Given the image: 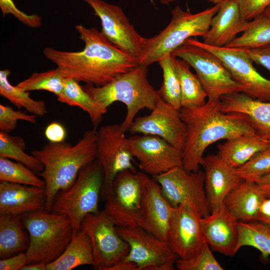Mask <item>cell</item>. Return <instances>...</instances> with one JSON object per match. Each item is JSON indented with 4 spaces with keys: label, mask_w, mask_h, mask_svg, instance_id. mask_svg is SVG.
<instances>
[{
    "label": "cell",
    "mask_w": 270,
    "mask_h": 270,
    "mask_svg": "<svg viewBox=\"0 0 270 270\" xmlns=\"http://www.w3.org/2000/svg\"><path fill=\"white\" fill-rule=\"evenodd\" d=\"M75 28L84 43L82 50L63 51L51 47L42 50L65 78L100 86L138 65L136 58L115 46L96 28L78 24Z\"/></svg>",
    "instance_id": "1"
},
{
    "label": "cell",
    "mask_w": 270,
    "mask_h": 270,
    "mask_svg": "<svg viewBox=\"0 0 270 270\" xmlns=\"http://www.w3.org/2000/svg\"><path fill=\"white\" fill-rule=\"evenodd\" d=\"M220 100H208L202 106L182 108L180 110L186 127L182 150V166L188 172L200 170L206 150L214 142L256 134L246 115L222 112L219 108Z\"/></svg>",
    "instance_id": "2"
},
{
    "label": "cell",
    "mask_w": 270,
    "mask_h": 270,
    "mask_svg": "<svg viewBox=\"0 0 270 270\" xmlns=\"http://www.w3.org/2000/svg\"><path fill=\"white\" fill-rule=\"evenodd\" d=\"M96 134L94 129L86 130L74 145L64 141L49 142L32 151L44 166L38 175L45 182L46 210L51 212L56 194L70 186L80 170L96 158Z\"/></svg>",
    "instance_id": "3"
},
{
    "label": "cell",
    "mask_w": 270,
    "mask_h": 270,
    "mask_svg": "<svg viewBox=\"0 0 270 270\" xmlns=\"http://www.w3.org/2000/svg\"><path fill=\"white\" fill-rule=\"evenodd\" d=\"M147 67L138 64L102 86L90 84L82 86L94 100L105 108L108 109L118 101L125 104L126 112L120 124L125 132H128L136 116L140 110L146 108L152 110L161 98L158 90L148 80Z\"/></svg>",
    "instance_id": "4"
},
{
    "label": "cell",
    "mask_w": 270,
    "mask_h": 270,
    "mask_svg": "<svg viewBox=\"0 0 270 270\" xmlns=\"http://www.w3.org/2000/svg\"><path fill=\"white\" fill-rule=\"evenodd\" d=\"M28 234L29 244L26 254L28 264H46L58 258L70 242L74 230L64 214L45 210L22 215Z\"/></svg>",
    "instance_id": "5"
},
{
    "label": "cell",
    "mask_w": 270,
    "mask_h": 270,
    "mask_svg": "<svg viewBox=\"0 0 270 270\" xmlns=\"http://www.w3.org/2000/svg\"><path fill=\"white\" fill-rule=\"evenodd\" d=\"M220 4L198 13L184 11L176 6L172 11L169 24L159 34L146 38L138 64L148 66L172 53L188 38L204 36L210 28L212 18L218 11Z\"/></svg>",
    "instance_id": "6"
},
{
    "label": "cell",
    "mask_w": 270,
    "mask_h": 270,
    "mask_svg": "<svg viewBox=\"0 0 270 270\" xmlns=\"http://www.w3.org/2000/svg\"><path fill=\"white\" fill-rule=\"evenodd\" d=\"M104 183L103 170L96 158L80 170L70 186L56 194L51 212L66 215L74 229L80 230L86 215L100 210V195Z\"/></svg>",
    "instance_id": "7"
},
{
    "label": "cell",
    "mask_w": 270,
    "mask_h": 270,
    "mask_svg": "<svg viewBox=\"0 0 270 270\" xmlns=\"http://www.w3.org/2000/svg\"><path fill=\"white\" fill-rule=\"evenodd\" d=\"M172 53L195 70L208 100L218 101L224 95L244 92V86L233 78L220 60L204 48L185 42Z\"/></svg>",
    "instance_id": "8"
},
{
    "label": "cell",
    "mask_w": 270,
    "mask_h": 270,
    "mask_svg": "<svg viewBox=\"0 0 270 270\" xmlns=\"http://www.w3.org/2000/svg\"><path fill=\"white\" fill-rule=\"evenodd\" d=\"M116 226L104 210L90 214L83 219L80 229L90 240L94 270H111L128 254L129 246L118 234Z\"/></svg>",
    "instance_id": "9"
},
{
    "label": "cell",
    "mask_w": 270,
    "mask_h": 270,
    "mask_svg": "<svg viewBox=\"0 0 270 270\" xmlns=\"http://www.w3.org/2000/svg\"><path fill=\"white\" fill-rule=\"evenodd\" d=\"M118 234L129 246V252L120 260L133 264L136 270H173L178 256L166 242L136 226H116Z\"/></svg>",
    "instance_id": "10"
},
{
    "label": "cell",
    "mask_w": 270,
    "mask_h": 270,
    "mask_svg": "<svg viewBox=\"0 0 270 270\" xmlns=\"http://www.w3.org/2000/svg\"><path fill=\"white\" fill-rule=\"evenodd\" d=\"M173 207L184 205L196 210L202 217L211 211L204 187V173L188 172L182 166L152 176Z\"/></svg>",
    "instance_id": "11"
},
{
    "label": "cell",
    "mask_w": 270,
    "mask_h": 270,
    "mask_svg": "<svg viewBox=\"0 0 270 270\" xmlns=\"http://www.w3.org/2000/svg\"><path fill=\"white\" fill-rule=\"evenodd\" d=\"M103 193L106 200L104 210L116 226H138L142 188L138 172L130 170L120 172Z\"/></svg>",
    "instance_id": "12"
},
{
    "label": "cell",
    "mask_w": 270,
    "mask_h": 270,
    "mask_svg": "<svg viewBox=\"0 0 270 270\" xmlns=\"http://www.w3.org/2000/svg\"><path fill=\"white\" fill-rule=\"evenodd\" d=\"M185 42L202 47L217 56L233 78L244 86V93L255 99L270 102V80L256 70L244 48L214 47L192 38Z\"/></svg>",
    "instance_id": "13"
},
{
    "label": "cell",
    "mask_w": 270,
    "mask_h": 270,
    "mask_svg": "<svg viewBox=\"0 0 270 270\" xmlns=\"http://www.w3.org/2000/svg\"><path fill=\"white\" fill-rule=\"evenodd\" d=\"M120 124L101 126L96 134V159L102 168V192L110 186L116 174L126 170L136 172L134 157Z\"/></svg>",
    "instance_id": "14"
},
{
    "label": "cell",
    "mask_w": 270,
    "mask_h": 270,
    "mask_svg": "<svg viewBox=\"0 0 270 270\" xmlns=\"http://www.w3.org/2000/svg\"><path fill=\"white\" fill-rule=\"evenodd\" d=\"M93 10L101 21V32L113 44L136 58L140 56L146 38L130 22L118 6L102 0H83Z\"/></svg>",
    "instance_id": "15"
},
{
    "label": "cell",
    "mask_w": 270,
    "mask_h": 270,
    "mask_svg": "<svg viewBox=\"0 0 270 270\" xmlns=\"http://www.w3.org/2000/svg\"><path fill=\"white\" fill-rule=\"evenodd\" d=\"M129 149L142 171L152 176L182 166V150L164 139L150 134L128 138Z\"/></svg>",
    "instance_id": "16"
},
{
    "label": "cell",
    "mask_w": 270,
    "mask_h": 270,
    "mask_svg": "<svg viewBox=\"0 0 270 270\" xmlns=\"http://www.w3.org/2000/svg\"><path fill=\"white\" fill-rule=\"evenodd\" d=\"M180 110L160 98L149 114L135 118L128 132L158 136L182 150L186 127Z\"/></svg>",
    "instance_id": "17"
},
{
    "label": "cell",
    "mask_w": 270,
    "mask_h": 270,
    "mask_svg": "<svg viewBox=\"0 0 270 270\" xmlns=\"http://www.w3.org/2000/svg\"><path fill=\"white\" fill-rule=\"evenodd\" d=\"M202 218L196 210L188 206H172L166 242L178 258H189L202 248L206 240Z\"/></svg>",
    "instance_id": "18"
},
{
    "label": "cell",
    "mask_w": 270,
    "mask_h": 270,
    "mask_svg": "<svg viewBox=\"0 0 270 270\" xmlns=\"http://www.w3.org/2000/svg\"><path fill=\"white\" fill-rule=\"evenodd\" d=\"M138 172L142 188L140 216L138 226L166 242L172 206L153 178H150L142 172Z\"/></svg>",
    "instance_id": "19"
},
{
    "label": "cell",
    "mask_w": 270,
    "mask_h": 270,
    "mask_svg": "<svg viewBox=\"0 0 270 270\" xmlns=\"http://www.w3.org/2000/svg\"><path fill=\"white\" fill-rule=\"evenodd\" d=\"M238 220L222 204L201 218L204 238L212 250L233 256L238 252Z\"/></svg>",
    "instance_id": "20"
},
{
    "label": "cell",
    "mask_w": 270,
    "mask_h": 270,
    "mask_svg": "<svg viewBox=\"0 0 270 270\" xmlns=\"http://www.w3.org/2000/svg\"><path fill=\"white\" fill-rule=\"evenodd\" d=\"M204 187L210 211L224 204L227 195L242 180L234 168L217 155L204 156Z\"/></svg>",
    "instance_id": "21"
},
{
    "label": "cell",
    "mask_w": 270,
    "mask_h": 270,
    "mask_svg": "<svg viewBox=\"0 0 270 270\" xmlns=\"http://www.w3.org/2000/svg\"><path fill=\"white\" fill-rule=\"evenodd\" d=\"M45 188L0 182V216L45 210Z\"/></svg>",
    "instance_id": "22"
},
{
    "label": "cell",
    "mask_w": 270,
    "mask_h": 270,
    "mask_svg": "<svg viewBox=\"0 0 270 270\" xmlns=\"http://www.w3.org/2000/svg\"><path fill=\"white\" fill-rule=\"evenodd\" d=\"M219 108L225 113L246 115L256 134L270 142V102L255 99L241 92L222 96Z\"/></svg>",
    "instance_id": "23"
},
{
    "label": "cell",
    "mask_w": 270,
    "mask_h": 270,
    "mask_svg": "<svg viewBox=\"0 0 270 270\" xmlns=\"http://www.w3.org/2000/svg\"><path fill=\"white\" fill-rule=\"evenodd\" d=\"M248 22L242 16L236 0L222 3L212 19L210 29L202 36V42L214 47L225 46L244 30Z\"/></svg>",
    "instance_id": "24"
},
{
    "label": "cell",
    "mask_w": 270,
    "mask_h": 270,
    "mask_svg": "<svg viewBox=\"0 0 270 270\" xmlns=\"http://www.w3.org/2000/svg\"><path fill=\"white\" fill-rule=\"evenodd\" d=\"M266 197L256 182L242 180L227 195L224 204L238 221L253 222L257 221L260 207Z\"/></svg>",
    "instance_id": "25"
},
{
    "label": "cell",
    "mask_w": 270,
    "mask_h": 270,
    "mask_svg": "<svg viewBox=\"0 0 270 270\" xmlns=\"http://www.w3.org/2000/svg\"><path fill=\"white\" fill-rule=\"evenodd\" d=\"M270 142L256 134L233 138L218 146L217 156L230 166L236 168L259 151L267 148Z\"/></svg>",
    "instance_id": "26"
},
{
    "label": "cell",
    "mask_w": 270,
    "mask_h": 270,
    "mask_svg": "<svg viewBox=\"0 0 270 270\" xmlns=\"http://www.w3.org/2000/svg\"><path fill=\"white\" fill-rule=\"evenodd\" d=\"M93 264L92 249L88 236L81 229H74L68 245L58 258L46 264V270H71Z\"/></svg>",
    "instance_id": "27"
},
{
    "label": "cell",
    "mask_w": 270,
    "mask_h": 270,
    "mask_svg": "<svg viewBox=\"0 0 270 270\" xmlns=\"http://www.w3.org/2000/svg\"><path fill=\"white\" fill-rule=\"evenodd\" d=\"M57 100L68 106H78L86 112L95 130L108 111L83 89L78 82L70 78H66L63 90Z\"/></svg>",
    "instance_id": "28"
},
{
    "label": "cell",
    "mask_w": 270,
    "mask_h": 270,
    "mask_svg": "<svg viewBox=\"0 0 270 270\" xmlns=\"http://www.w3.org/2000/svg\"><path fill=\"white\" fill-rule=\"evenodd\" d=\"M22 215L0 216V257L4 258L26 252L29 239L24 230Z\"/></svg>",
    "instance_id": "29"
},
{
    "label": "cell",
    "mask_w": 270,
    "mask_h": 270,
    "mask_svg": "<svg viewBox=\"0 0 270 270\" xmlns=\"http://www.w3.org/2000/svg\"><path fill=\"white\" fill-rule=\"evenodd\" d=\"M181 90V106L199 107L206 102L207 94L196 74L190 70V65L185 60L176 58Z\"/></svg>",
    "instance_id": "30"
},
{
    "label": "cell",
    "mask_w": 270,
    "mask_h": 270,
    "mask_svg": "<svg viewBox=\"0 0 270 270\" xmlns=\"http://www.w3.org/2000/svg\"><path fill=\"white\" fill-rule=\"evenodd\" d=\"M10 71L8 69L0 70V94L9 100L18 108H24L31 114L39 116H44L48 113L46 102L35 100L30 96L29 92L12 85L8 76Z\"/></svg>",
    "instance_id": "31"
},
{
    "label": "cell",
    "mask_w": 270,
    "mask_h": 270,
    "mask_svg": "<svg viewBox=\"0 0 270 270\" xmlns=\"http://www.w3.org/2000/svg\"><path fill=\"white\" fill-rule=\"evenodd\" d=\"M270 44V16L262 14L248 22L242 34L226 47L253 48Z\"/></svg>",
    "instance_id": "32"
},
{
    "label": "cell",
    "mask_w": 270,
    "mask_h": 270,
    "mask_svg": "<svg viewBox=\"0 0 270 270\" xmlns=\"http://www.w3.org/2000/svg\"><path fill=\"white\" fill-rule=\"evenodd\" d=\"M176 58V56L170 53L158 62L163 72V81L158 91L163 100L180 110L181 90Z\"/></svg>",
    "instance_id": "33"
},
{
    "label": "cell",
    "mask_w": 270,
    "mask_h": 270,
    "mask_svg": "<svg viewBox=\"0 0 270 270\" xmlns=\"http://www.w3.org/2000/svg\"><path fill=\"white\" fill-rule=\"evenodd\" d=\"M239 238L238 248L250 246L261 252L263 259L270 256V226L258 221L238 222Z\"/></svg>",
    "instance_id": "34"
},
{
    "label": "cell",
    "mask_w": 270,
    "mask_h": 270,
    "mask_svg": "<svg viewBox=\"0 0 270 270\" xmlns=\"http://www.w3.org/2000/svg\"><path fill=\"white\" fill-rule=\"evenodd\" d=\"M26 142L20 136H12L0 131V157L21 163L36 173L40 172L44 166L32 154L25 152Z\"/></svg>",
    "instance_id": "35"
},
{
    "label": "cell",
    "mask_w": 270,
    "mask_h": 270,
    "mask_svg": "<svg viewBox=\"0 0 270 270\" xmlns=\"http://www.w3.org/2000/svg\"><path fill=\"white\" fill-rule=\"evenodd\" d=\"M65 78L56 68L44 72L33 73L16 86L26 92L46 90L58 96L63 90Z\"/></svg>",
    "instance_id": "36"
},
{
    "label": "cell",
    "mask_w": 270,
    "mask_h": 270,
    "mask_svg": "<svg viewBox=\"0 0 270 270\" xmlns=\"http://www.w3.org/2000/svg\"><path fill=\"white\" fill-rule=\"evenodd\" d=\"M45 188V182L35 172L24 166L10 159L0 157V182Z\"/></svg>",
    "instance_id": "37"
},
{
    "label": "cell",
    "mask_w": 270,
    "mask_h": 270,
    "mask_svg": "<svg viewBox=\"0 0 270 270\" xmlns=\"http://www.w3.org/2000/svg\"><path fill=\"white\" fill-rule=\"evenodd\" d=\"M236 170L242 180L254 182L270 174V144L256 152L246 163Z\"/></svg>",
    "instance_id": "38"
},
{
    "label": "cell",
    "mask_w": 270,
    "mask_h": 270,
    "mask_svg": "<svg viewBox=\"0 0 270 270\" xmlns=\"http://www.w3.org/2000/svg\"><path fill=\"white\" fill-rule=\"evenodd\" d=\"M176 266L179 270H222L223 268L214 258L212 250L206 242L202 248L193 256L178 258Z\"/></svg>",
    "instance_id": "39"
},
{
    "label": "cell",
    "mask_w": 270,
    "mask_h": 270,
    "mask_svg": "<svg viewBox=\"0 0 270 270\" xmlns=\"http://www.w3.org/2000/svg\"><path fill=\"white\" fill-rule=\"evenodd\" d=\"M37 116L27 114L12 107L0 104V131L10 133L16 127L18 120H24L35 124Z\"/></svg>",
    "instance_id": "40"
},
{
    "label": "cell",
    "mask_w": 270,
    "mask_h": 270,
    "mask_svg": "<svg viewBox=\"0 0 270 270\" xmlns=\"http://www.w3.org/2000/svg\"><path fill=\"white\" fill-rule=\"evenodd\" d=\"M2 14H11L24 24L31 28H38L42 25V18L38 14H28L19 10L13 0H0Z\"/></svg>",
    "instance_id": "41"
},
{
    "label": "cell",
    "mask_w": 270,
    "mask_h": 270,
    "mask_svg": "<svg viewBox=\"0 0 270 270\" xmlns=\"http://www.w3.org/2000/svg\"><path fill=\"white\" fill-rule=\"evenodd\" d=\"M242 17L246 20H253L262 14L270 6V0H236Z\"/></svg>",
    "instance_id": "42"
},
{
    "label": "cell",
    "mask_w": 270,
    "mask_h": 270,
    "mask_svg": "<svg viewBox=\"0 0 270 270\" xmlns=\"http://www.w3.org/2000/svg\"><path fill=\"white\" fill-rule=\"evenodd\" d=\"M245 50L253 62L262 66L270 72V44L257 48Z\"/></svg>",
    "instance_id": "43"
},
{
    "label": "cell",
    "mask_w": 270,
    "mask_h": 270,
    "mask_svg": "<svg viewBox=\"0 0 270 270\" xmlns=\"http://www.w3.org/2000/svg\"><path fill=\"white\" fill-rule=\"evenodd\" d=\"M28 264L26 252H21L12 256L0 260V270H21Z\"/></svg>",
    "instance_id": "44"
},
{
    "label": "cell",
    "mask_w": 270,
    "mask_h": 270,
    "mask_svg": "<svg viewBox=\"0 0 270 270\" xmlns=\"http://www.w3.org/2000/svg\"><path fill=\"white\" fill-rule=\"evenodd\" d=\"M44 134L50 142H61L64 141L66 137V130L60 123L54 122L46 126Z\"/></svg>",
    "instance_id": "45"
},
{
    "label": "cell",
    "mask_w": 270,
    "mask_h": 270,
    "mask_svg": "<svg viewBox=\"0 0 270 270\" xmlns=\"http://www.w3.org/2000/svg\"><path fill=\"white\" fill-rule=\"evenodd\" d=\"M257 221L270 226V196H266L262 202Z\"/></svg>",
    "instance_id": "46"
},
{
    "label": "cell",
    "mask_w": 270,
    "mask_h": 270,
    "mask_svg": "<svg viewBox=\"0 0 270 270\" xmlns=\"http://www.w3.org/2000/svg\"><path fill=\"white\" fill-rule=\"evenodd\" d=\"M256 183L266 196H270V173L260 178Z\"/></svg>",
    "instance_id": "47"
},
{
    "label": "cell",
    "mask_w": 270,
    "mask_h": 270,
    "mask_svg": "<svg viewBox=\"0 0 270 270\" xmlns=\"http://www.w3.org/2000/svg\"><path fill=\"white\" fill-rule=\"evenodd\" d=\"M21 270H46V264L40 262L26 264Z\"/></svg>",
    "instance_id": "48"
},
{
    "label": "cell",
    "mask_w": 270,
    "mask_h": 270,
    "mask_svg": "<svg viewBox=\"0 0 270 270\" xmlns=\"http://www.w3.org/2000/svg\"><path fill=\"white\" fill-rule=\"evenodd\" d=\"M209 2L214 4H222L226 2L230 1L232 0H208Z\"/></svg>",
    "instance_id": "49"
},
{
    "label": "cell",
    "mask_w": 270,
    "mask_h": 270,
    "mask_svg": "<svg viewBox=\"0 0 270 270\" xmlns=\"http://www.w3.org/2000/svg\"><path fill=\"white\" fill-rule=\"evenodd\" d=\"M264 14L270 16V6H269L264 12Z\"/></svg>",
    "instance_id": "50"
},
{
    "label": "cell",
    "mask_w": 270,
    "mask_h": 270,
    "mask_svg": "<svg viewBox=\"0 0 270 270\" xmlns=\"http://www.w3.org/2000/svg\"><path fill=\"white\" fill-rule=\"evenodd\" d=\"M174 0H160V2L162 4H166L172 2H174Z\"/></svg>",
    "instance_id": "51"
}]
</instances>
